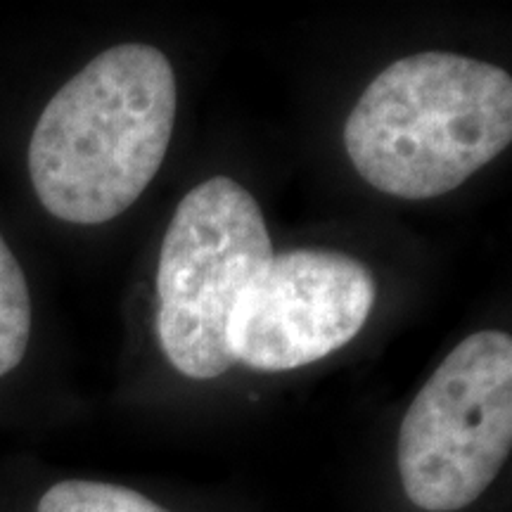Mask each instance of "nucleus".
Returning a JSON list of instances; mask_svg holds the SVG:
<instances>
[{"mask_svg":"<svg viewBox=\"0 0 512 512\" xmlns=\"http://www.w3.org/2000/svg\"><path fill=\"white\" fill-rule=\"evenodd\" d=\"M176 110L162 50L124 43L100 53L48 100L31 133L38 202L74 226L117 219L162 169Z\"/></svg>","mask_w":512,"mask_h":512,"instance_id":"nucleus-1","label":"nucleus"},{"mask_svg":"<svg viewBox=\"0 0 512 512\" xmlns=\"http://www.w3.org/2000/svg\"><path fill=\"white\" fill-rule=\"evenodd\" d=\"M510 140V74L439 50L382 69L344 126V147L358 176L403 200L456 190Z\"/></svg>","mask_w":512,"mask_h":512,"instance_id":"nucleus-2","label":"nucleus"},{"mask_svg":"<svg viewBox=\"0 0 512 512\" xmlns=\"http://www.w3.org/2000/svg\"><path fill=\"white\" fill-rule=\"evenodd\" d=\"M271 259L264 214L238 181L214 176L183 197L157 268V337L178 373L214 380L233 368L230 318Z\"/></svg>","mask_w":512,"mask_h":512,"instance_id":"nucleus-3","label":"nucleus"},{"mask_svg":"<svg viewBox=\"0 0 512 512\" xmlns=\"http://www.w3.org/2000/svg\"><path fill=\"white\" fill-rule=\"evenodd\" d=\"M512 451V337H465L434 370L399 432V475L408 501L456 512L489 489Z\"/></svg>","mask_w":512,"mask_h":512,"instance_id":"nucleus-4","label":"nucleus"},{"mask_svg":"<svg viewBox=\"0 0 512 512\" xmlns=\"http://www.w3.org/2000/svg\"><path fill=\"white\" fill-rule=\"evenodd\" d=\"M375 306V278L335 249H292L242 294L228 325L235 361L261 373L316 363L349 344Z\"/></svg>","mask_w":512,"mask_h":512,"instance_id":"nucleus-5","label":"nucleus"},{"mask_svg":"<svg viewBox=\"0 0 512 512\" xmlns=\"http://www.w3.org/2000/svg\"><path fill=\"white\" fill-rule=\"evenodd\" d=\"M31 337V294L27 275L0 233V377L24 361Z\"/></svg>","mask_w":512,"mask_h":512,"instance_id":"nucleus-6","label":"nucleus"},{"mask_svg":"<svg viewBox=\"0 0 512 512\" xmlns=\"http://www.w3.org/2000/svg\"><path fill=\"white\" fill-rule=\"evenodd\" d=\"M36 512H169L128 486L64 479L48 486Z\"/></svg>","mask_w":512,"mask_h":512,"instance_id":"nucleus-7","label":"nucleus"}]
</instances>
